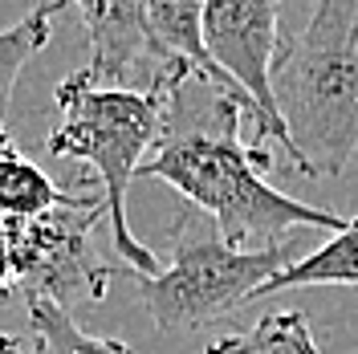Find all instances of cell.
Segmentation results:
<instances>
[{"instance_id": "obj_14", "label": "cell", "mask_w": 358, "mask_h": 354, "mask_svg": "<svg viewBox=\"0 0 358 354\" xmlns=\"http://www.w3.org/2000/svg\"><path fill=\"white\" fill-rule=\"evenodd\" d=\"M13 293V265H8V232H4V216H0V297Z\"/></svg>"}, {"instance_id": "obj_7", "label": "cell", "mask_w": 358, "mask_h": 354, "mask_svg": "<svg viewBox=\"0 0 358 354\" xmlns=\"http://www.w3.org/2000/svg\"><path fill=\"white\" fill-rule=\"evenodd\" d=\"M90 37V78L98 86L127 82L151 69V82L171 73L147 24V0H73Z\"/></svg>"}, {"instance_id": "obj_10", "label": "cell", "mask_w": 358, "mask_h": 354, "mask_svg": "<svg viewBox=\"0 0 358 354\" xmlns=\"http://www.w3.org/2000/svg\"><path fill=\"white\" fill-rule=\"evenodd\" d=\"M69 199H78V192L57 187L33 159L17 151V143L0 147V216L4 220H33Z\"/></svg>"}, {"instance_id": "obj_15", "label": "cell", "mask_w": 358, "mask_h": 354, "mask_svg": "<svg viewBox=\"0 0 358 354\" xmlns=\"http://www.w3.org/2000/svg\"><path fill=\"white\" fill-rule=\"evenodd\" d=\"M4 143H13V139H8V131H0V147H4Z\"/></svg>"}, {"instance_id": "obj_9", "label": "cell", "mask_w": 358, "mask_h": 354, "mask_svg": "<svg viewBox=\"0 0 358 354\" xmlns=\"http://www.w3.org/2000/svg\"><path fill=\"white\" fill-rule=\"evenodd\" d=\"M306 285H355L358 289V220H350L342 232H330V241L322 248H313L310 257L281 265L265 285H257V293L248 302H261L268 293L281 289H306Z\"/></svg>"}, {"instance_id": "obj_1", "label": "cell", "mask_w": 358, "mask_h": 354, "mask_svg": "<svg viewBox=\"0 0 358 354\" xmlns=\"http://www.w3.org/2000/svg\"><path fill=\"white\" fill-rule=\"evenodd\" d=\"M241 118H248L245 106L224 90H212L208 106H192L183 78L167 94L163 134L138 176L176 187L192 208L216 220L224 241L245 253L281 248L289 228L342 232L350 224L346 216L310 208L268 183V147L241 143Z\"/></svg>"}, {"instance_id": "obj_8", "label": "cell", "mask_w": 358, "mask_h": 354, "mask_svg": "<svg viewBox=\"0 0 358 354\" xmlns=\"http://www.w3.org/2000/svg\"><path fill=\"white\" fill-rule=\"evenodd\" d=\"M147 24H151V37H155V49H159V57H163V66L187 69L192 78H200L208 86L232 94L245 106L248 118H257V106L248 102V94L203 49V0H147Z\"/></svg>"}, {"instance_id": "obj_12", "label": "cell", "mask_w": 358, "mask_h": 354, "mask_svg": "<svg viewBox=\"0 0 358 354\" xmlns=\"http://www.w3.org/2000/svg\"><path fill=\"white\" fill-rule=\"evenodd\" d=\"M203 354H317V342H313L310 318L301 310H277L265 313L248 330L208 342Z\"/></svg>"}, {"instance_id": "obj_4", "label": "cell", "mask_w": 358, "mask_h": 354, "mask_svg": "<svg viewBox=\"0 0 358 354\" xmlns=\"http://www.w3.org/2000/svg\"><path fill=\"white\" fill-rule=\"evenodd\" d=\"M285 265L281 248H232L212 224L196 212H183L171 228V265H159L151 277H134V293L163 334H187L241 310L257 285H265Z\"/></svg>"}, {"instance_id": "obj_3", "label": "cell", "mask_w": 358, "mask_h": 354, "mask_svg": "<svg viewBox=\"0 0 358 354\" xmlns=\"http://www.w3.org/2000/svg\"><path fill=\"white\" fill-rule=\"evenodd\" d=\"M192 78L187 69H171L155 78L151 86H98L90 69L69 73L57 86V127L49 134V155L57 159H82L102 179V199H106V220H110V241L127 257L131 273L151 277L159 273V257L131 232L127 220V192L138 167L147 163V151H155L163 134V114H167V94Z\"/></svg>"}, {"instance_id": "obj_5", "label": "cell", "mask_w": 358, "mask_h": 354, "mask_svg": "<svg viewBox=\"0 0 358 354\" xmlns=\"http://www.w3.org/2000/svg\"><path fill=\"white\" fill-rule=\"evenodd\" d=\"M106 220L102 192H78L62 208L33 216V220H4L8 232V265H13V289L45 302H102L110 285V265L94 253V228Z\"/></svg>"}, {"instance_id": "obj_11", "label": "cell", "mask_w": 358, "mask_h": 354, "mask_svg": "<svg viewBox=\"0 0 358 354\" xmlns=\"http://www.w3.org/2000/svg\"><path fill=\"white\" fill-rule=\"evenodd\" d=\"M29 330L33 338L24 342L21 354H131L118 338H98L78 326V318L45 297H29Z\"/></svg>"}, {"instance_id": "obj_2", "label": "cell", "mask_w": 358, "mask_h": 354, "mask_svg": "<svg viewBox=\"0 0 358 354\" xmlns=\"http://www.w3.org/2000/svg\"><path fill=\"white\" fill-rule=\"evenodd\" d=\"M273 102L306 179L342 176L358 155V0H317L273 62Z\"/></svg>"}, {"instance_id": "obj_6", "label": "cell", "mask_w": 358, "mask_h": 354, "mask_svg": "<svg viewBox=\"0 0 358 354\" xmlns=\"http://www.w3.org/2000/svg\"><path fill=\"white\" fill-rule=\"evenodd\" d=\"M281 0H203V49L257 106L252 147H285L289 139L273 102V62L281 49Z\"/></svg>"}, {"instance_id": "obj_13", "label": "cell", "mask_w": 358, "mask_h": 354, "mask_svg": "<svg viewBox=\"0 0 358 354\" xmlns=\"http://www.w3.org/2000/svg\"><path fill=\"white\" fill-rule=\"evenodd\" d=\"M62 8H66V0H49L41 8L24 13L17 24L0 29V131H4V114H8V102H13V90H17L21 69L49 45V37H53V17Z\"/></svg>"}]
</instances>
